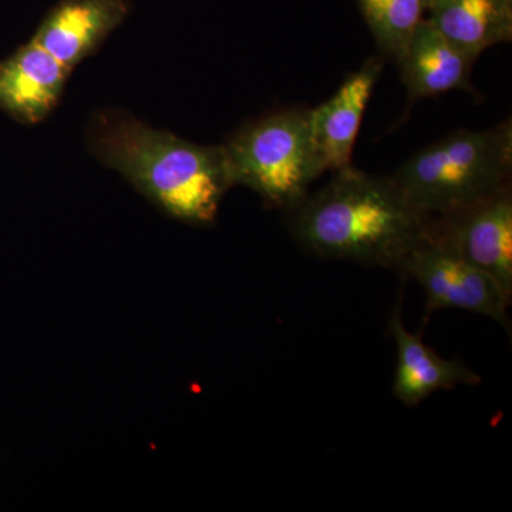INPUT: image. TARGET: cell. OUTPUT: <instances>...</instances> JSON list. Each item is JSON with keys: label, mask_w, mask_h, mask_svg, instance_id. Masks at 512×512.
Here are the masks:
<instances>
[{"label": "cell", "mask_w": 512, "mask_h": 512, "mask_svg": "<svg viewBox=\"0 0 512 512\" xmlns=\"http://www.w3.org/2000/svg\"><path fill=\"white\" fill-rule=\"evenodd\" d=\"M232 187L244 185L272 210H295L325 174L309 107H288L248 121L221 144Z\"/></svg>", "instance_id": "4"}, {"label": "cell", "mask_w": 512, "mask_h": 512, "mask_svg": "<svg viewBox=\"0 0 512 512\" xmlns=\"http://www.w3.org/2000/svg\"><path fill=\"white\" fill-rule=\"evenodd\" d=\"M72 70L30 40L0 63V109L23 123L45 120L59 103Z\"/></svg>", "instance_id": "11"}, {"label": "cell", "mask_w": 512, "mask_h": 512, "mask_svg": "<svg viewBox=\"0 0 512 512\" xmlns=\"http://www.w3.org/2000/svg\"><path fill=\"white\" fill-rule=\"evenodd\" d=\"M512 121L484 130L453 131L417 151L390 175L424 217L461 210L510 187Z\"/></svg>", "instance_id": "3"}, {"label": "cell", "mask_w": 512, "mask_h": 512, "mask_svg": "<svg viewBox=\"0 0 512 512\" xmlns=\"http://www.w3.org/2000/svg\"><path fill=\"white\" fill-rule=\"evenodd\" d=\"M379 50V56L399 63L410 36L427 18L431 0H355Z\"/></svg>", "instance_id": "13"}, {"label": "cell", "mask_w": 512, "mask_h": 512, "mask_svg": "<svg viewBox=\"0 0 512 512\" xmlns=\"http://www.w3.org/2000/svg\"><path fill=\"white\" fill-rule=\"evenodd\" d=\"M400 275L423 289L424 319L441 309H458L487 316L511 330V296L491 276L427 238L407 256Z\"/></svg>", "instance_id": "6"}, {"label": "cell", "mask_w": 512, "mask_h": 512, "mask_svg": "<svg viewBox=\"0 0 512 512\" xmlns=\"http://www.w3.org/2000/svg\"><path fill=\"white\" fill-rule=\"evenodd\" d=\"M289 232L322 259L402 271L426 239L427 217L414 210L392 177L349 167L288 212Z\"/></svg>", "instance_id": "1"}, {"label": "cell", "mask_w": 512, "mask_h": 512, "mask_svg": "<svg viewBox=\"0 0 512 512\" xmlns=\"http://www.w3.org/2000/svg\"><path fill=\"white\" fill-rule=\"evenodd\" d=\"M87 144L161 211L185 224H214L232 188L221 146H200L157 130L121 110H104L87 128Z\"/></svg>", "instance_id": "2"}, {"label": "cell", "mask_w": 512, "mask_h": 512, "mask_svg": "<svg viewBox=\"0 0 512 512\" xmlns=\"http://www.w3.org/2000/svg\"><path fill=\"white\" fill-rule=\"evenodd\" d=\"M474 63L471 57L448 42L429 20H421L397 63L409 107L453 90H463L477 97L478 92L471 82Z\"/></svg>", "instance_id": "9"}, {"label": "cell", "mask_w": 512, "mask_h": 512, "mask_svg": "<svg viewBox=\"0 0 512 512\" xmlns=\"http://www.w3.org/2000/svg\"><path fill=\"white\" fill-rule=\"evenodd\" d=\"M426 19L474 62L512 40V0H431Z\"/></svg>", "instance_id": "12"}, {"label": "cell", "mask_w": 512, "mask_h": 512, "mask_svg": "<svg viewBox=\"0 0 512 512\" xmlns=\"http://www.w3.org/2000/svg\"><path fill=\"white\" fill-rule=\"evenodd\" d=\"M426 238L491 276L512 298V190L427 217Z\"/></svg>", "instance_id": "5"}, {"label": "cell", "mask_w": 512, "mask_h": 512, "mask_svg": "<svg viewBox=\"0 0 512 512\" xmlns=\"http://www.w3.org/2000/svg\"><path fill=\"white\" fill-rule=\"evenodd\" d=\"M130 12L131 0H60L32 40L73 70L103 45Z\"/></svg>", "instance_id": "7"}, {"label": "cell", "mask_w": 512, "mask_h": 512, "mask_svg": "<svg viewBox=\"0 0 512 512\" xmlns=\"http://www.w3.org/2000/svg\"><path fill=\"white\" fill-rule=\"evenodd\" d=\"M389 333L396 342L397 350L392 392L404 406H419L440 390L481 383V377L463 360L444 359L429 348L420 335L410 332L404 326L400 303L390 315Z\"/></svg>", "instance_id": "10"}, {"label": "cell", "mask_w": 512, "mask_h": 512, "mask_svg": "<svg viewBox=\"0 0 512 512\" xmlns=\"http://www.w3.org/2000/svg\"><path fill=\"white\" fill-rule=\"evenodd\" d=\"M386 60L369 57L325 103L311 109L313 140L326 173L349 167L367 103Z\"/></svg>", "instance_id": "8"}]
</instances>
